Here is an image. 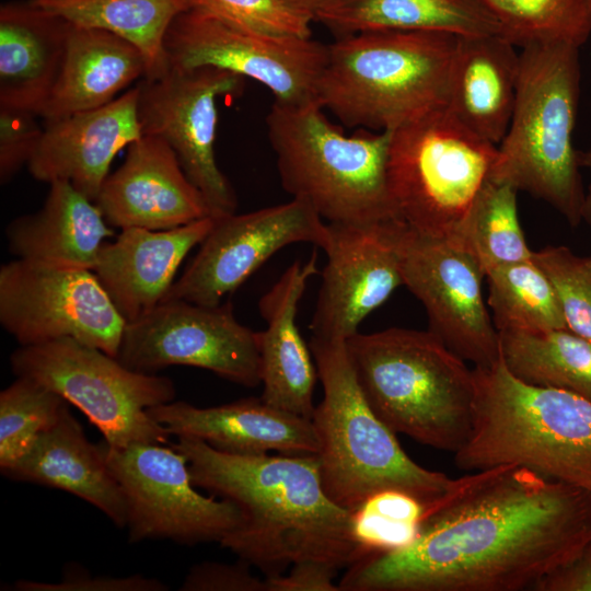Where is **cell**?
Here are the masks:
<instances>
[{"mask_svg":"<svg viewBox=\"0 0 591 591\" xmlns=\"http://www.w3.org/2000/svg\"><path fill=\"white\" fill-rule=\"evenodd\" d=\"M591 541V493L503 465L455 478L415 537L347 567L340 591H522Z\"/></svg>","mask_w":591,"mask_h":591,"instance_id":"obj_1","label":"cell"},{"mask_svg":"<svg viewBox=\"0 0 591 591\" xmlns=\"http://www.w3.org/2000/svg\"><path fill=\"white\" fill-rule=\"evenodd\" d=\"M173 447L186 456L196 487L239 507L243 522L220 545L266 578L305 561L338 570L367 553L351 511L326 494L316 454H231L193 438Z\"/></svg>","mask_w":591,"mask_h":591,"instance_id":"obj_2","label":"cell"},{"mask_svg":"<svg viewBox=\"0 0 591 591\" xmlns=\"http://www.w3.org/2000/svg\"><path fill=\"white\" fill-rule=\"evenodd\" d=\"M473 373L472 426L455 465L466 472L523 466L591 493V399L526 384L500 359Z\"/></svg>","mask_w":591,"mask_h":591,"instance_id":"obj_3","label":"cell"},{"mask_svg":"<svg viewBox=\"0 0 591 591\" xmlns=\"http://www.w3.org/2000/svg\"><path fill=\"white\" fill-rule=\"evenodd\" d=\"M309 347L324 391L311 420L328 497L349 511L384 491L408 495L426 507L443 497L455 478L420 466L402 449L370 406L346 340L312 335Z\"/></svg>","mask_w":591,"mask_h":591,"instance_id":"obj_4","label":"cell"},{"mask_svg":"<svg viewBox=\"0 0 591 591\" xmlns=\"http://www.w3.org/2000/svg\"><path fill=\"white\" fill-rule=\"evenodd\" d=\"M346 347L376 416L395 433L455 453L472 426L473 369L432 332L356 333Z\"/></svg>","mask_w":591,"mask_h":591,"instance_id":"obj_5","label":"cell"},{"mask_svg":"<svg viewBox=\"0 0 591 591\" xmlns=\"http://www.w3.org/2000/svg\"><path fill=\"white\" fill-rule=\"evenodd\" d=\"M457 36L371 31L327 45L316 100L344 125L392 131L445 106Z\"/></svg>","mask_w":591,"mask_h":591,"instance_id":"obj_6","label":"cell"},{"mask_svg":"<svg viewBox=\"0 0 591 591\" xmlns=\"http://www.w3.org/2000/svg\"><path fill=\"white\" fill-rule=\"evenodd\" d=\"M266 125L281 185L292 198L329 223L399 221L387 176L391 131L347 136L317 100L275 101Z\"/></svg>","mask_w":591,"mask_h":591,"instance_id":"obj_7","label":"cell"},{"mask_svg":"<svg viewBox=\"0 0 591 591\" xmlns=\"http://www.w3.org/2000/svg\"><path fill=\"white\" fill-rule=\"evenodd\" d=\"M579 48L564 43L522 47L515 104L491 172L493 179L548 202L572 227L583 219L586 205L572 143Z\"/></svg>","mask_w":591,"mask_h":591,"instance_id":"obj_8","label":"cell"},{"mask_svg":"<svg viewBox=\"0 0 591 591\" xmlns=\"http://www.w3.org/2000/svg\"><path fill=\"white\" fill-rule=\"evenodd\" d=\"M497 146L445 106L391 131L387 176L398 220L430 237L453 240L491 178Z\"/></svg>","mask_w":591,"mask_h":591,"instance_id":"obj_9","label":"cell"},{"mask_svg":"<svg viewBox=\"0 0 591 591\" xmlns=\"http://www.w3.org/2000/svg\"><path fill=\"white\" fill-rule=\"evenodd\" d=\"M10 363L16 376L46 386L80 409L107 444L167 443L170 433L147 409L174 399L171 379L130 370L72 338L20 346Z\"/></svg>","mask_w":591,"mask_h":591,"instance_id":"obj_10","label":"cell"},{"mask_svg":"<svg viewBox=\"0 0 591 591\" xmlns=\"http://www.w3.org/2000/svg\"><path fill=\"white\" fill-rule=\"evenodd\" d=\"M125 499L128 542L171 540L177 544L220 543L243 522L239 507L201 495L186 456L163 443L116 448L100 443Z\"/></svg>","mask_w":591,"mask_h":591,"instance_id":"obj_11","label":"cell"},{"mask_svg":"<svg viewBox=\"0 0 591 591\" xmlns=\"http://www.w3.org/2000/svg\"><path fill=\"white\" fill-rule=\"evenodd\" d=\"M0 323L21 346L72 338L113 357L126 327L93 270L20 258L0 268Z\"/></svg>","mask_w":591,"mask_h":591,"instance_id":"obj_12","label":"cell"},{"mask_svg":"<svg viewBox=\"0 0 591 591\" xmlns=\"http://www.w3.org/2000/svg\"><path fill=\"white\" fill-rule=\"evenodd\" d=\"M116 358L142 373L188 366L246 387L262 383L258 332L235 318L230 302L202 305L165 299L126 323Z\"/></svg>","mask_w":591,"mask_h":591,"instance_id":"obj_13","label":"cell"},{"mask_svg":"<svg viewBox=\"0 0 591 591\" xmlns=\"http://www.w3.org/2000/svg\"><path fill=\"white\" fill-rule=\"evenodd\" d=\"M244 78L217 67L170 68L138 84L141 134L164 140L211 216L235 213L236 195L216 160L218 100L242 90Z\"/></svg>","mask_w":591,"mask_h":591,"instance_id":"obj_14","label":"cell"},{"mask_svg":"<svg viewBox=\"0 0 591 591\" xmlns=\"http://www.w3.org/2000/svg\"><path fill=\"white\" fill-rule=\"evenodd\" d=\"M169 68L217 67L265 85L275 101L316 100L327 45L310 38L262 35L190 8L172 22L165 36Z\"/></svg>","mask_w":591,"mask_h":591,"instance_id":"obj_15","label":"cell"},{"mask_svg":"<svg viewBox=\"0 0 591 591\" xmlns=\"http://www.w3.org/2000/svg\"><path fill=\"white\" fill-rule=\"evenodd\" d=\"M397 244L403 285L422 303L429 331L474 367L497 362L499 333L483 299L485 275L472 255L449 240L421 235L402 221Z\"/></svg>","mask_w":591,"mask_h":591,"instance_id":"obj_16","label":"cell"},{"mask_svg":"<svg viewBox=\"0 0 591 591\" xmlns=\"http://www.w3.org/2000/svg\"><path fill=\"white\" fill-rule=\"evenodd\" d=\"M328 227L306 202L290 201L243 215L215 218L198 253L165 299L218 305L271 255L293 243L325 248Z\"/></svg>","mask_w":591,"mask_h":591,"instance_id":"obj_17","label":"cell"},{"mask_svg":"<svg viewBox=\"0 0 591 591\" xmlns=\"http://www.w3.org/2000/svg\"><path fill=\"white\" fill-rule=\"evenodd\" d=\"M398 223H327V263L310 326L312 335L348 339L403 285Z\"/></svg>","mask_w":591,"mask_h":591,"instance_id":"obj_18","label":"cell"},{"mask_svg":"<svg viewBox=\"0 0 591 591\" xmlns=\"http://www.w3.org/2000/svg\"><path fill=\"white\" fill-rule=\"evenodd\" d=\"M123 164L105 178L95 205L112 228L174 229L212 217L172 148L142 135Z\"/></svg>","mask_w":591,"mask_h":591,"instance_id":"obj_19","label":"cell"},{"mask_svg":"<svg viewBox=\"0 0 591 591\" xmlns=\"http://www.w3.org/2000/svg\"><path fill=\"white\" fill-rule=\"evenodd\" d=\"M138 97L136 85L101 107L45 121L30 174L48 184L68 182L95 202L115 155L142 136Z\"/></svg>","mask_w":591,"mask_h":591,"instance_id":"obj_20","label":"cell"},{"mask_svg":"<svg viewBox=\"0 0 591 591\" xmlns=\"http://www.w3.org/2000/svg\"><path fill=\"white\" fill-rule=\"evenodd\" d=\"M170 436L193 438L231 454L313 455L318 440L312 420L282 412L262 398H243L213 407L169 402L147 409Z\"/></svg>","mask_w":591,"mask_h":591,"instance_id":"obj_21","label":"cell"},{"mask_svg":"<svg viewBox=\"0 0 591 591\" xmlns=\"http://www.w3.org/2000/svg\"><path fill=\"white\" fill-rule=\"evenodd\" d=\"M213 223L207 217L169 230L126 228L104 244L93 271L126 323L164 300L179 265Z\"/></svg>","mask_w":591,"mask_h":591,"instance_id":"obj_22","label":"cell"},{"mask_svg":"<svg viewBox=\"0 0 591 591\" xmlns=\"http://www.w3.org/2000/svg\"><path fill=\"white\" fill-rule=\"evenodd\" d=\"M317 257L292 263L260 298L258 309L267 327L258 332L262 399L282 412L312 419L317 369L297 326L299 302L317 274Z\"/></svg>","mask_w":591,"mask_h":591,"instance_id":"obj_23","label":"cell"},{"mask_svg":"<svg viewBox=\"0 0 591 591\" xmlns=\"http://www.w3.org/2000/svg\"><path fill=\"white\" fill-rule=\"evenodd\" d=\"M499 34L457 36L445 107L478 137L498 146L517 96L520 53Z\"/></svg>","mask_w":591,"mask_h":591,"instance_id":"obj_24","label":"cell"},{"mask_svg":"<svg viewBox=\"0 0 591 591\" xmlns=\"http://www.w3.org/2000/svg\"><path fill=\"white\" fill-rule=\"evenodd\" d=\"M113 234L95 202L63 181L49 184L39 210L15 218L5 229L9 250L16 258L90 270Z\"/></svg>","mask_w":591,"mask_h":591,"instance_id":"obj_25","label":"cell"},{"mask_svg":"<svg viewBox=\"0 0 591 591\" xmlns=\"http://www.w3.org/2000/svg\"><path fill=\"white\" fill-rule=\"evenodd\" d=\"M2 474L16 482L60 489L88 501L118 528L126 525L123 490L100 444H92L69 408L31 450Z\"/></svg>","mask_w":591,"mask_h":591,"instance_id":"obj_26","label":"cell"},{"mask_svg":"<svg viewBox=\"0 0 591 591\" xmlns=\"http://www.w3.org/2000/svg\"><path fill=\"white\" fill-rule=\"evenodd\" d=\"M69 23L31 3L0 11V108L42 113L58 81Z\"/></svg>","mask_w":591,"mask_h":591,"instance_id":"obj_27","label":"cell"},{"mask_svg":"<svg viewBox=\"0 0 591 591\" xmlns=\"http://www.w3.org/2000/svg\"><path fill=\"white\" fill-rule=\"evenodd\" d=\"M146 76L140 50L109 32L69 24L66 54L44 121L101 107Z\"/></svg>","mask_w":591,"mask_h":591,"instance_id":"obj_28","label":"cell"},{"mask_svg":"<svg viewBox=\"0 0 591 591\" xmlns=\"http://www.w3.org/2000/svg\"><path fill=\"white\" fill-rule=\"evenodd\" d=\"M314 19L337 37L371 31L501 35L478 0H344Z\"/></svg>","mask_w":591,"mask_h":591,"instance_id":"obj_29","label":"cell"},{"mask_svg":"<svg viewBox=\"0 0 591 591\" xmlns=\"http://www.w3.org/2000/svg\"><path fill=\"white\" fill-rule=\"evenodd\" d=\"M38 10L71 25L99 28L137 47L147 79L169 71L165 36L174 19L190 9L189 0H31Z\"/></svg>","mask_w":591,"mask_h":591,"instance_id":"obj_30","label":"cell"},{"mask_svg":"<svg viewBox=\"0 0 591 591\" xmlns=\"http://www.w3.org/2000/svg\"><path fill=\"white\" fill-rule=\"evenodd\" d=\"M498 333L500 360L518 380L591 399V341L568 328Z\"/></svg>","mask_w":591,"mask_h":591,"instance_id":"obj_31","label":"cell"},{"mask_svg":"<svg viewBox=\"0 0 591 591\" xmlns=\"http://www.w3.org/2000/svg\"><path fill=\"white\" fill-rule=\"evenodd\" d=\"M518 190L490 178L452 243L477 262L484 275L491 269L532 258L518 218Z\"/></svg>","mask_w":591,"mask_h":591,"instance_id":"obj_32","label":"cell"},{"mask_svg":"<svg viewBox=\"0 0 591 591\" xmlns=\"http://www.w3.org/2000/svg\"><path fill=\"white\" fill-rule=\"evenodd\" d=\"M485 278L498 332L567 328L555 289L532 258L498 266Z\"/></svg>","mask_w":591,"mask_h":591,"instance_id":"obj_33","label":"cell"},{"mask_svg":"<svg viewBox=\"0 0 591 591\" xmlns=\"http://www.w3.org/2000/svg\"><path fill=\"white\" fill-rule=\"evenodd\" d=\"M517 47L564 43L577 47L591 34L588 0H478Z\"/></svg>","mask_w":591,"mask_h":591,"instance_id":"obj_34","label":"cell"},{"mask_svg":"<svg viewBox=\"0 0 591 591\" xmlns=\"http://www.w3.org/2000/svg\"><path fill=\"white\" fill-rule=\"evenodd\" d=\"M69 403L58 393L26 378L0 393V470L13 466L37 438L55 426Z\"/></svg>","mask_w":591,"mask_h":591,"instance_id":"obj_35","label":"cell"},{"mask_svg":"<svg viewBox=\"0 0 591 591\" xmlns=\"http://www.w3.org/2000/svg\"><path fill=\"white\" fill-rule=\"evenodd\" d=\"M425 509L402 493L376 494L351 511L355 538L367 553L401 547L415 537Z\"/></svg>","mask_w":591,"mask_h":591,"instance_id":"obj_36","label":"cell"},{"mask_svg":"<svg viewBox=\"0 0 591 591\" xmlns=\"http://www.w3.org/2000/svg\"><path fill=\"white\" fill-rule=\"evenodd\" d=\"M532 259L551 280L567 328L591 341V257L547 246L533 252Z\"/></svg>","mask_w":591,"mask_h":591,"instance_id":"obj_37","label":"cell"},{"mask_svg":"<svg viewBox=\"0 0 591 591\" xmlns=\"http://www.w3.org/2000/svg\"><path fill=\"white\" fill-rule=\"evenodd\" d=\"M190 8L241 30L270 36L310 38L314 15L290 0H189Z\"/></svg>","mask_w":591,"mask_h":591,"instance_id":"obj_38","label":"cell"},{"mask_svg":"<svg viewBox=\"0 0 591 591\" xmlns=\"http://www.w3.org/2000/svg\"><path fill=\"white\" fill-rule=\"evenodd\" d=\"M36 114L0 108V179L8 183L23 165H27L42 137L44 127Z\"/></svg>","mask_w":591,"mask_h":591,"instance_id":"obj_39","label":"cell"},{"mask_svg":"<svg viewBox=\"0 0 591 591\" xmlns=\"http://www.w3.org/2000/svg\"><path fill=\"white\" fill-rule=\"evenodd\" d=\"M169 586L141 575L127 577L90 576L82 569L68 568L59 582L18 580V591H166Z\"/></svg>","mask_w":591,"mask_h":591,"instance_id":"obj_40","label":"cell"},{"mask_svg":"<svg viewBox=\"0 0 591 591\" xmlns=\"http://www.w3.org/2000/svg\"><path fill=\"white\" fill-rule=\"evenodd\" d=\"M248 564L202 561L192 567L179 587L181 591H267L266 579L255 577Z\"/></svg>","mask_w":591,"mask_h":591,"instance_id":"obj_41","label":"cell"},{"mask_svg":"<svg viewBox=\"0 0 591 591\" xmlns=\"http://www.w3.org/2000/svg\"><path fill=\"white\" fill-rule=\"evenodd\" d=\"M337 569L321 563L292 565L288 573L265 578L267 591H340L334 583Z\"/></svg>","mask_w":591,"mask_h":591,"instance_id":"obj_42","label":"cell"},{"mask_svg":"<svg viewBox=\"0 0 591 591\" xmlns=\"http://www.w3.org/2000/svg\"><path fill=\"white\" fill-rule=\"evenodd\" d=\"M532 590L591 591V541L571 560L541 579Z\"/></svg>","mask_w":591,"mask_h":591,"instance_id":"obj_43","label":"cell"},{"mask_svg":"<svg viewBox=\"0 0 591 591\" xmlns=\"http://www.w3.org/2000/svg\"><path fill=\"white\" fill-rule=\"evenodd\" d=\"M299 8L311 12L313 15L321 10L335 5L344 0H290ZM315 20V19H314Z\"/></svg>","mask_w":591,"mask_h":591,"instance_id":"obj_44","label":"cell"},{"mask_svg":"<svg viewBox=\"0 0 591 591\" xmlns=\"http://www.w3.org/2000/svg\"><path fill=\"white\" fill-rule=\"evenodd\" d=\"M580 164L588 167L591 175V150L579 153ZM589 223L591 224V182L589 185L588 194L586 195L584 215Z\"/></svg>","mask_w":591,"mask_h":591,"instance_id":"obj_45","label":"cell"},{"mask_svg":"<svg viewBox=\"0 0 591 591\" xmlns=\"http://www.w3.org/2000/svg\"><path fill=\"white\" fill-rule=\"evenodd\" d=\"M588 3H589V7H590V10H591V0H588Z\"/></svg>","mask_w":591,"mask_h":591,"instance_id":"obj_46","label":"cell"}]
</instances>
